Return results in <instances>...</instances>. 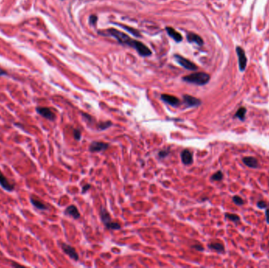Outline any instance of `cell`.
<instances>
[{"label": "cell", "instance_id": "29", "mask_svg": "<svg viewBox=\"0 0 269 268\" xmlns=\"http://www.w3.org/2000/svg\"><path fill=\"white\" fill-rule=\"evenodd\" d=\"M191 247L193 248V249H196V250H198V251H203L204 250L203 246L200 245H192Z\"/></svg>", "mask_w": 269, "mask_h": 268}, {"label": "cell", "instance_id": "25", "mask_svg": "<svg viewBox=\"0 0 269 268\" xmlns=\"http://www.w3.org/2000/svg\"><path fill=\"white\" fill-rule=\"evenodd\" d=\"M169 153H170L169 149H163V150H161L159 153H158V157H159L161 159H164V157H166L168 154H169Z\"/></svg>", "mask_w": 269, "mask_h": 268}, {"label": "cell", "instance_id": "3", "mask_svg": "<svg viewBox=\"0 0 269 268\" xmlns=\"http://www.w3.org/2000/svg\"><path fill=\"white\" fill-rule=\"evenodd\" d=\"M100 215H101V218H102V223H104L106 227L108 228V229L116 230H120L121 228V225H120L119 223L112 221L110 214L106 212V210L104 208H101Z\"/></svg>", "mask_w": 269, "mask_h": 268}, {"label": "cell", "instance_id": "24", "mask_svg": "<svg viewBox=\"0 0 269 268\" xmlns=\"http://www.w3.org/2000/svg\"><path fill=\"white\" fill-rule=\"evenodd\" d=\"M110 126H112V122L110 121H106L104 122V123H101L98 125V128L99 130H106L108 128H110Z\"/></svg>", "mask_w": 269, "mask_h": 268}, {"label": "cell", "instance_id": "1", "mask_svg": "<svg viewBox=\"0 0 269 268\" xmlns=\"http://www.w3.org/2000/svg\"><path fill=\"white\" fill-rule=\"evenodd\" d=\"M99 34L104 35V36H112V37L115 38L120 43L125 44V45L132 47H133V48H135V47H136V43H137L138 41L133 40V39H131L127 35H126L125 33H121V31L115 28H110L107 29V30H105V31H100Z\"/></svg>", "mask_w": 269, "mask_h": 268}, {"label": "cell", "instance_id": "15", "mask_svg": "<svg viewBox=\"0 0 269 268\" xmlns=\"http://www.w3.org/2000/svg\"><path fill=\"white\" fill-rule=\"evenodd\" d=\"M166 31H167L168 34L170 37L173 38L175 41L176 42H181L183 40V36L182 35L179 33H178L177 31H176L174 28L171 27H167L166 28Z\"/></svg>", "mask_w": 269, "mask_h": 268}, {"label": "cell", "instance_id": "19", "mask_svg": "<svg viewBox=\"0 0 269 268\" xmlns=\"http://www.w3.org/2000/svg\"><path fill=\"white\" fill-rule=\"evenodd\" d=\"M246 113V109L245 107H240L235 114V117L243 121V120H245Z\"/></svg>", "mask_w": 269, "mask_h": 268}, {"label": "cell", "instance_id": "11", "mask_svg": "<svg viewBox=\"0 0 269 268\" xmlns=\"http://www.w3.org/2000/svg\"><path fill=\"white\" fill-rule=\"evenodd\" d=\"M30 202L32 205V206L35 207L36 208L39 209L41 211H47L49 209L48 205H46L45 203H44L43 201H41L40 200H39L38 198H34L33 197H30Z\"/></svg>", "mask_w": 269, "mask_h": 268}, {"label": "cell", "instance_id": "23", "mask_svg": "<svg viewBox=\"0 0 269 268\" xmlns=\"http://www.w3.org/2000/svg\"><path fill=\"white\" fill-rule=\"evenodd\" d=\"M232 200H233V202L235 205H239V206L243 205L244 203H245L243 199H242V197H240L239 196H234V197H232Z\"/></svg>", "mask_w": 269, "mask_h": 268}, {"label": "cell", "instance_id": "17", "mask_svg": "<svg viewBox=\"0 0 269 268\" xmlns=\"http://www.w3.org/2000/svg\"><path fill=\"white\" fill-rule=\"evenodd\" d=\"M187 37V40H188L190 43H194L198 44V45L199 46L203 45L204 43L203 39H201V36L195 34V33H188Z\"/></svg>", "mask_w": 269, "mask_h": 268}, {"label": "cell", "instance_id": "33", "mask_svg": "<svg viewBox=\"0 0 269 268\" xmlns=\"http://www.w3.org/2000/svg\"><path fill=\"white\" fill-rule=\"evenodd\" d=\"M12 266H19V264H17V263H14V262H13V264H12Z\"/></svg>", "mask_w": 269, "mask_h": 268}, {"label": "cell", "instance_id": "2", "mask_svg": "<svg viewBox=\"0 0 269 268\" xmlns=\"http://www.w3.org/2000/svg\"><path fill=\"white\" fill-rule=\"evenodd\" d=\"M184 81L190 83L196 84V85L202 86L206 84L210 81V76L205 73H194L192 74L183 77Z\"/></svg>", "mask_w": 269, "mask_h": 268}, {"label": "cell", "instance_id": "4", "mask_svg": "<svg viewBox=\"0 0 269 268\" xmlns=\"http://www.w3.org/2000/svg\"><path fill=\"white\" fill-rule=\"evenodd\" d=\"M36 110L38 114H39L41 116H43L47 120H50V121H54L55 119H56V115L50 108H47V107H36Z\"/></svg>", "mask_w": 269, "mask_h": 268}, {"label": "cell", "instance_id": "22", "mask_svg": "<svg viewBox=\"0 0 269 268\" xmlns=\"http://www.w3.org/2000/svg\"><path fill=\"white\" fill-rule=\"evenodd\" d=\"M223 178H224V175H223L222 171H218L211 176V180H213V181H220V180H223Z\"/></svg>", "mask_w": 269, "mask_h": 268}, {"label": "cell", "instance_id": "26", "mask_svg": "<svg viewBox=\"0 0 269 268\" xmlns=\"http://www.w3.org/2000/svg\"><path fill=\"white\" fill-rule=\"evenodd\" d=\"M73 137H74V139H76V140L79 141L80 139H81V132L80 130L78 129H74L73 130Z\"/></svg>", "mask_w": 269, "mask_h": 268}, {"label": "cell", "instance_id": "18", "mask_svg": "<svg viewBox=\"0 0 269 268\" xmlns=\"http://www.w3.org/2000/svg\"><path fill=\"white\" fill-rule=\"evenodd\" d=\"M209 248L212 250L216 251V252H219V253L224 252V246L221 243H211V244L209 245Z\"/></svg>", "mask_w": 269, "mask_h": 268}, {"label": "cell", "instance_id": "30", "mask_svg": "<svg viewBox=\"0 0 269 268\" xmlns=\"http://www.w3.org/2000/svg\"><path fill=\"white\" fill-rule=\"evenodd\" d=\"M91 188V185L90 184H87L85 185V186H83V189H82V193L83 194H84V193L87 192V190H88L89 189Z\"/></svg>", "mask_w": 269, "mask_h": 268}, {"label": "cell", "instance_id": "10", "mask_svg": "<svg viewBox=\"0 0 269 268\" xmlns=\"http://www.w3.org/2000/svg\"><path fill=\"white\" fill-rule=\"evenodd\" d=\"M184 102L188 107H195L201 105V102L198 99L193 97V96L185 94L184 95Z\"/></svg>", "mask_w": 269, "mask_h": 268}, {"label": "cell", "instance_id": "14", "mask_svg": "<svg viewBox=\"0 0 269 268\" xmlns=\"http://www.w3.org/2000/svg\"><path fill=\"white\" fill-rule=\"evenodd\" d=\"M181 159H182V161L184 164H191L192 162H193V155L189 149H184L181 153Z\"/></svg>", "mask_w": 269, "mask_h": 268}, {"label": "cell", "instance_id": "16", "mask_svg": "<svg viewBox=\"0 0 269 268\" xmlns=\"http://www.w3.org/2000/svg\"><path fill=\"white\" fill-rule=\"evenodd\" d=\"M242 161L249 168H256L258 167L257 159L253 157H245L242 158Z\"/></svg>", "mask_w": 269, "mask_h": 268}, {"label": "cell", "instance_id": "6", "mask_svg": "<svg viewBox=\"0 0 269 268\" xmlns=\"http://www.w3.org/2000/svg\"><path fill=\"white\" fill-rule=\"evenodd\" d=\"M0 186L4 190L7 192H13L15 188L14 183L9 181L8 179L4 175L1 170H0Z\"/></svg>", "mask_w": 269, "mask_h": 268}, {"label": "cell", "instance_id": "31", "mask_svg": "<svg viewBox=\"0 0 269 268\" xmlns=\"http://www.w3.org/2000/svg\"><path fill=\"white\" fill-rule=\"evenodd\" d=\"M265 216H266V222L267 224H269V208H267L265 211Z\"/></svg>", "mask_w": 269, "mask_h": 268}, {"label": "cell", "instance_id": "8", "mask_svg": "<svg viewBox=\"0 0 269 268\" xmlns=\"http://www.w3.org/2000/svg\"><path fill=\"white\" fill-rule=\"evenodd\" d=\"M61 249H62L63 252H64L66 255H68L72 260H73L74 261H78V260H79V255H78V253L76 252V249H75L74 248L72 247L70 245H67L65 244V243H62V244H61Z\"/></svg>", "mask_w": 269, "mask_h": 268}, {"label": "cell", "instance_id": "7", "mask_svg": "<svg viewBox=\"0 0 269 268\" xmlns=\"http://www.w3.org/2000/svg\"><path fill=\"white\" fill-rule=\"evenodd\" d=\"M236 53H237L238 58H239V68L242 72H243L244 70L246 68V64H247V58L246 56L245 51H244L243 49L240 47H236Z\"/></svg>", "mask_w": 269, "mask_h": 268}, {"label": "cell", "instance_id": "32", "mask_svg": "<svg viewBox=\"0 0 269 268\" xmlns=\"http://www.w3.org/2000/svg\"><path fill=\"white\" fill-rule=\"evenodd\" d=\"M4 75H7V72L3 71V70L1 69V68H0V76H4Z\"/></svg>", "mask_w": 269, "mask_h": 268}, {"label": "cell", "instance_id": "27", "mask_svg": "<svg viewBox=\"0 0 269 268\" xmlns=\"http://www.w3.org/2000/svg\"><path fill=\"white\" fill-rule=\"evenodd\" d=\"M256 206L259 208H261V209H264V208H265L267 206V204L266 203L265 201H264V200H259V201L257 202V204H256Z\"/></svg>", "mask_w": 269, "mask_h": 268}, {"label": "cell", "instance_id": "20", "mask_svg": "<svg viewBox=\"0 0 269 268\" xmlns=\"http://www.w3.org/2000/svg\"><path fill=\"white\" fill-rule=\"evenodd\" d=\"M225 217L227 219V220L233 222V223H237V222H239V220H240V217H239L238 215H236V214L226 213Z\"/></svg>", "mask_w": 269, "mask_h": 268}, {"label": "cell", "instance_id": "28", "mask_svg": "<svg viewBox=\"0 0 269 268\" xmlns=\"http://www.w3.org/2000/svg\"><path fill=\"white\" fill-rule=\"evenodd\" d=\"M97 17L95 16V15H91V16L90 17V23L91 24H95V23H96L97 21Z\"/></svg>", "mask_w": 269, "mask_h": 268}, {"label": "cell", "instance_id": "9", "mask_svg": "<svg viewBox=\"0 0 269 268\" xmlns=\"http://www.w3.org/2000/svg\"><path fill=\"white\" fill-rule=\"evenodd\" d=\"M109 147L108 143H105V142H93L90 145V151L91 152H101L107 149Z\"/></svg>", "mask_w": 269, "mask_h": 268}, {"label": "cell", "instance_id": "12", "mask_svg": "<svg viewBox=\"0 0 269 268\" xmlns=\"http://www.w3.org/2000/svg\"><path fill=\"white\" fill-rule=\"evenodd\" d=\"M161 99L164 102H166V103L170 105H173V106H176L180 102L177 98L173 95H169V94H162L161 96Z\"/></svg>", "mask_w": 269, "mask_h": 268}, {"label": "cell", "instance_id": "13", "mask_svg": "<svg viewBox=\"0 0 269 268\" xmlns=\"http://www.w3.org/2000/svg\"><path fill=\"white\" fill-rule=\"evenodd\" d=\"M65 214L69 215V216H72L75 220H77L80 217V214L77 208L75 205H70V206L67 207L65 210Z\"/></svg>", "mask_w": 269, "mask_h": 268}, {"label": "cell", "instance_id": "5", "mask_svg": "<svg viewBox=\"0 0 269 268\" xmlns=\"http://www.w3.org/2000/svg\"><path fill=\"white\" fill-rule=\"evenodd\" d=\"M175 58H176V62L183 66L184 68H185L186 69L190 70V71H194V70L198 69V67L191 62L190 61H189L187 58H184L182 56H179V55H175Z\"/></svg>", "mask_w": 269, "mask_h": 268}, {"label": "cell", "instance_id": "21", "mask_svg": "<svg viewBox=\"0 0 269 268\" xmlns=\"http://www.w3.org/2000/svg\"><path fill=\"white\" fill-rule=\"evenodd\" d=\"M121 26L123 28L125 29L126 31H127L128 33H132V35H134V36H136V37H139V36H140V34H139V32H138L136 29L132 28H130V27H127V26H125V25H122V24H121Z\"/></svg>", "mask_w": 269, "mask_h": 268}]
</instances>
